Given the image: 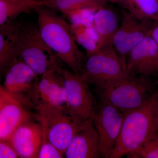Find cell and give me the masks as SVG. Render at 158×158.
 <instances>
[{"label":"cell","instance_id":"5","mask_svg":"<svg viewBox=\"0 0 158 158\" xmlns=\"http://www.w3.org/2000/svg\"><path fill=\"white\" fill-rule=\"evenodd\" d=\"M37 120L45 124L49 140L63 155L75 134L85 122L71 116L65 106L40 104L34 107Z\"/></svg>","mask_w":158,"mask_h":158},{"label":"cell","instance_id":"8","mask_svg":"<svg viewBox=\"0 0 158 158\" xmlns=\"http://www.w3.org/2000/svg\"><path fill=\"white\" fill-rule=\"evenodd\" d=\"M99 100L92 120L98 134L101 157L110 158L120 135L124 114L107 102Z\"/></svg>","mask_w":158,"mask_h":158},{"label":"cell","instance_id":"7","mask_svg":"<svg viewBox=\"0 0 158 158\" xmlns=\"http://www.w3.org/2000/svg\"><path fill=\"white\" fill-rule=\"evenodd\" d=\"M55 67L63 78L68 113L82 122L92 118L95 107L89 84L81 75L62 68L57 63Z\"/></svg>","mask_w":158,"mask_h":158},{"label":"cell","instance_id":"25","mask_svg":"<svg viewBox=\"0 0 158 158\" xmlns=\"http://www.w3.org/2000/svg\"><path fill=\"white\" fill-rule=\"evenodd\" d=\"M149 35L154 40L158 46V21L154 23L150 31Z\"/></svg>","mask_w":158,"mask_h":158},{"label":"cell","instance_id":"13","mask_svg":"<svg viewBox=\"0 0 158 158\" xmlns=\"http://www.w3.org/2000/svg\"><path fill=\"white\" fill-rule=\"evenodd\" d=\"M64 156L67 158L101 157L98 134L92 118L85 122L72 139Z\"/></svg>","mask_w":158,"mask_h":158},{"label":"cell","instance_id":"17","mask_svg":"<svg viewBox=\"0 0 158 158\" xmlns=\"http://www.w3.org/2000/svg\"><path fill=\"white\" fill-rule=\"evenodd\" d=\"M50 0H0V26L11 22L23 13L39 7L48 8Z\"/></svg>","mask_w":158,"mask_h":158},{"label":"cell","instance_id":"23","mask_svg":"<svg viewBox=\"0 0 158 158\" xmlns=\"http://www.w3.org/2000/svg\"><path fill=\"white\" fill-rule=\"evenodd\" d=\"M42 126L43 134L42 144L38 155L39 158H61L64 156L51 143L47 134V130L44 123L38 120Z\"/></svg>","mask_w":158,"mask_h":158},{"label":"cell","instance_id":"1","mask_svg":"<svg viewBox=\"0 0 158 158\" xmlns=\"http://www.w3.org/2000/svg\"><path fill=\"white\" fill-rule=\"evenodd\" d=\"M39 7L35 9L43 40L76 74L81 75L86 57L77 45L72 25L53 10Z\"/></svg>","mask_w":158,"mask_h":158},{"label":"cell","instance_id":"6","mask_svg":"<svg viewBox=\"0 0 158 158\" xmlns=\"http://www.w3.org/2000/svg\"><path fill=\"white\" fill-rule=\"evenodd\" d=\"M81 75L96 88L131 76L113 46L87 54Z\"/></svg>","mask_w":158,"mask_h":158},{"label":"cell","instance_id":"28","mask_svg":"<svg viewBox=\"0 0 158 158\" xmlns=\"http://www.w3.org/2000/svg\"></svg>","mask_w":158,"mask_h":158},{"label":"cell","instance_id":"21","mask_svg":"<svg viewBox=\"0 0 158 158\" xmlns=\"http://www.w3.org/2000/svg\"><path fill=\"white\" fill-rule=\"evenodd\" d=\"M76 40L87 50V54L93 52L96 49L98 37L90 28L81 23L72 25Z\"/></svg>","mask_w":158,"mask_h":158},{"label":"cell","instance_id":"20","mask_svg":"<svg viewBox=\"0 0 158 158\" xmlns=\"http://www.w3.org/2000/svg\"><path fill=\"white\" fill-rule=\"evenodd\" d=\"M18 59L11 39L0 31V72L5 74L6 71Z\"/></svg>","mask_w":158,"mask_h":158},{"label":"cell","instance_id":"27","mask_svg":"<svg viewBox=\"0 0 158 158\" xmlns=\"http://www.w3.org/2000/svg\"><path fill=\"white\" fill-rule=\"evenodd\" d=\"M157 133L158 134V114L157 118Z\"/></svg>","mask_w":158,"mask_h":158},{"label":"cell","instance_id":"14","mask_svg":"<svg viewBox=\"0 0 158 158\" xmlns=\"http://www.w3.org/2000/svg\"><path fill=\"white\" fill-rule=\"evenodd\" d=\"M38 121V120H37ZM32 119L21 125L15 130L9 141L19 157L37 158L42 144V125Z\"/></svg>","mask_w":158,"mask_h":158},{"label":"cell","instance_id":"4","mask_svg":"<svg viewBox=\"0 0 158 158\" xmlns=\"http://www.w3.org/2000/svg\"><path fill=\"white\" fill-rule=\"evenodd\" d=\"M99 99L107 102L124 114L140 108L155 91L148 78L130 76L96 88Z\"/></svg>","mask_w":158,"mask_h":158},{"label":"cell","instance_id":"15","mask_svg":"<svg viewBox=\"0 0 158 158\" xmlns=\"http://www.w3.org/2000/svg\"><path fill=\"white\" fill-rule=\"evenodd\" d=\"M4 88L14 94L28 92L38 76L23 60L18 59L5 73Z\"/></svg>","mask_w":158,"mask_h":158},{"label":"cell","instance_id":"24","mask_svg":"<svg viewBox=\"0 0 158 158\" xmlns=\"http://www.w3.org/2000/svg\"><path fill=\"white\" fill-rule=\"evenodd\" d=\"M19 157L17 152L9 141H0V158Z\"/></svg>","mask_w":158,"mask_h":158},{"label":"cell","instance_id":"22","mask_svg":"<svg viewBox=\"0 0 158 158\" xmlns=\"http://www.w3.org/2000/svg\"><path fill=\"white\" fill-rule=\"evenodd\" d=\"M127 156L131 158H158V133Z\"/></svg>","mask_w":158,"mask_h":158},{"label":"cell","instance_id":"11","mask_svg":"<svg viewBox=\"0 0 158 158\" xmlns=\"http://www.w3.org/2000/svg\"><path fill=\"white\" fill-rule=\"evenodd\" d=\"M55 65L41 76L40 80L37 79L33 88L28 92L33 106L40 104L65 106L64 82Z\"/></svg>","mask_w":158,"mask_h":158},{"label":"cell","instance_id":"19","mask_svg":"<svg viewBox=\"0 0 158 158\" xmlns=\"http://www.w3.org/2000/svg\"><path fill=\"white\" fill-rule=\"evenodd\" d=\"M123 9L141 20L153 23L158 21V0H127Z\"/></svg>","mask_w":158,"mask_h":158},{"label":"cell","instance_id":"26","mask_svg":"<svg viewBox=\"0 0 158 158\" xmlns=\"http://www.w3.org/2000/svg\"><path fill=\"white\" fill-rule=\"evenodd\" d=\"M107 2L116 3L124 8L127 0H105Z\"/></svg>","mask_w":158,"mask_h":158},{"label":"cell","instance_id":"12","mask_svg":"<svg viewBox=\"0 0 158 158\" xmlns=\"http://www.w3.org/2000/svg\"><path fill=\"white\" fill-rule=\"evenodd\" d=\"M126 65L131 76L149 78L158 73V46L150 35L131 51Z\"/></svg>","mask_w":158,"mask_h":158},{"label":"cell","instance_id":"18","mask_svg":"<svg viewBox=\"0 0 158 158\" xmlns=\"http://www.w3.org/2000/svg\"><path fill=\"white\" fill-rule=\"evenodd\" d=\"M107 2L105 0H50L48 8L68 14L80 10L97 11L106 7Z\"/></svg>","mask_w":158,"mask_h":158},{"label":"cell","instance_id":"9","mask_svg":"<svg viewBox=\"0 0 158 158\" xmlns=\"http://www.w3.org/2000/svg\"><path fill=\"white\" fill-rule=\"evenodd\" d=\"M121 23L113 40V47L127 67L131 51L149 35L154 23L141 20L127 10H123Z\"/></svg>","mask_w":158,"mask_h":158},{"label":"cell","instance_id":"10","mask_svg":"<svg viewBox=\"0 0 158 158\" xmlns=\"http://www.w3.org/2000/svg\"><path fill=\"white\" fill-rule=\"evenodd\" d=\"M17 95L0 86V141H9L19 126L32 119Z\"/></svg>","mask_w":158,"mask_h":158},{"label":"cell","instance_id":"2","mask_svg":"<svg viewBox=\"0 0 158 158\" xmlns=\"http://www.w3.org/2000/svg\"><path fill=\"white\" fill-rule=\"evenodd\" d=\"M0 31L11 39L18 59L25 62L38 76L56 63L57 56L43 40L38 26L13 20L0 26Z\"/></svg>","mask_w":158,"mask_h":158},{"label":"cell","instance_id":"16","mask_svg":"<svg viewBox=\"0 0 158 158\" xmlns=\"http://www.w3.org/2000/svg\"><path fill=\"white\" fill-rule=\"evenodd\" d=\"M93 23L98 37L96 49L94 52L113 46V38L119 26L115 12L106 7L99 9L94 16Z\"/></svg>","mask_w":158,"mask_h":158},{"label":"cell","instance_id":"3","mask_svg":"<svg viewBox=\"0 0 158 158\" xmlns=\"http://www.w3.org/2000/svg\"><path fill=\"white\" fill-rule=\"evenodd\" d=\"M158 90L143 106L124 115L120 135L110 158H120L136 150L157 133Z\"/></svg>","mask_w":158,"mask_h":158}]
</instances>
